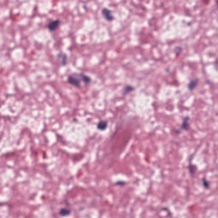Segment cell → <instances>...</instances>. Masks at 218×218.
<instances>
[{
  "label": "cell",
  "instance_id": "obj_6",
  "mask_svg": "<svg viewBox=\"0 0 218 218\" xmlns=\"http://www.w3.org/2000/svg\"><path fill=\"white\" fill-rule=\"evenodd\" d=\"M72 213V211L70 209L68 208L62 207L60 209L58 214L59 216L62 217H66L70 216Z\"/></svg>",
  "mask_w": 218,
  "mask_h": 218
},
{
  "label": "cell",
  "instance_id": "obj_1",
  "mask_svg": "<svg viewBox=\"0 0 218 218\" xmlns=\"http://www.w3.org/2000/svg\"><path fill=\"white\" fill-rule=\"evenodd\" d=\"M67 82L75 87L80 88L82 86V82L87 84L91 82L92 79L90 77L83 72H74L67 76Z\"/></svg>",
  "mask_w": 218,
  "mask_h": 218
},
{
  "label": "cell",
  "instance_id": "obj_3",
  "mask_svg": "<svg viewBox=\"0 0 218 218\" xmlns=\"http://www.w3.org/2000/svg\"><path fill=\"white\" fill-rule=\"evenodd\" d=\"M60 24H61V21L59 19H55L50 21L47 25V27L49 31L53 32L59 27Z\"/></svg>",
  "mask_w": 218,
  "mask_h": 218
},
{
  "label": "cell",
  "instance_id": "obj_7",
  "mask_svg": "<svg viewBox=\"0 0 218 218\" xmlns=\"http://www.w3.org/2000/svg\"><path fill=\"white\" fill-rule=\"evenodd\" d=\"M189 118L188 116L186 117L183 119V122L181 124V129L186 131H188L190 129V124L189 123Z\"/></svg>",
  "mask_w": 218,
  "mask_h": 218
},
{
  "label": "cell",
  "instance_id": "obj_11",
  "mask_svg": "<svg viewBox=\"0 0 218 218\" xmlns=\"http://www.w3.org/2000/svg\"><path fill=\"white\" fill-rule=\"evenodd\" d=\"M215 5H216V7L218 10V1H215Z\"/></svg>",
  "mask_w": 218,
  "mask_h": 218
},
{
  "label": "cell",
  "instance_id": "obj_8",
  "mask_svg": "<svg viewBox=\"0 0 218 218\" xmlns=\"http://www.w3.org/2000/svg\"><path fill=\"white\" fill-rule=\"evenodd\" d=\"M108 126V122L106 121L102 120V121H101L98 122L97 127L98 129L100 130H102V131H103V130H105L107 128Z\"/></svg>",
  "mask_w": 218,
  "mask_h": 218
},
{
  "label": "cell",
  "instance_id": "obj_9",
  "mask_svg": "<svg viewBox=\"0 0 218 218\" xmlns=\"http://www.w3.org/2000/svg\"><path fill=\"white\" fill-rule=\"evenodd\" d=\"M134 88L132 86L129 85L127 86H125L124 89V94H126L129 93L130 92L134 90Z\"/></svg>",
  "mask_w": 218,
  "mask_h": 218
},
{
  "label": "cell",
  "instance_id": "obj_5",
  "mask_svg": "<svg viewBox=\"0 0 218 218\" xmlns=\"http://www.w3.org/2000/svg\"><path fill=\"white\" fill-rule=\"evenodd\" d=\"M199 82V78L198 77H195L191 79L187 84V88L191 91L193 90L196 88Z\"/></svg>",
  "mask_w": 218,
  "mask_h": 218
},
{
  "label": "cell",
  "instance_id": "obj_10",
  "mask_svg": "<svg viewBox=\"0 0 218 218\" xmlns=\"http://www.w3.org/2000/svg\"><path fill=\"white\" fill-rule=\"evenodd\" d=\"M125 182L124 181H118L116 182L115 185L118 186H123L125 185Z\"/></svg>",
  "mask_w": 218,
  "mask_h": 218
},
{
  "label": "cell",
  "instance_id": "obj_2",
  "mask_svg": "<svg viewBox=\"0 0 218 218\" xmlns=\"http://www.w3.org/2000/svg\"><path fill=\"white\" fill-rule=\"evenodd\" d=\"M56 57L58 64L60 66H65L68 64V55L62 51H60L56 55Z\"/></svg>",
  "mask_w": 218,
  "mask_h": 218
},
{
  "label": "cell",
  "instance_id": "obj_4",
  "mask_svg": "<svg viewBox=\"0 0 218 218\" xmlns=\"http://www.w3.org/2000/svg\"><path fill=\"white\" fill-rule=\"evenodd\" d=\"M102 15L103 17L108 21H112L114 19V16L112 15L111 11L107 8H104L102 9Z\"/></svg>",
  "mask_w": 218,
  "mask_h": 218
}]
</instances>
